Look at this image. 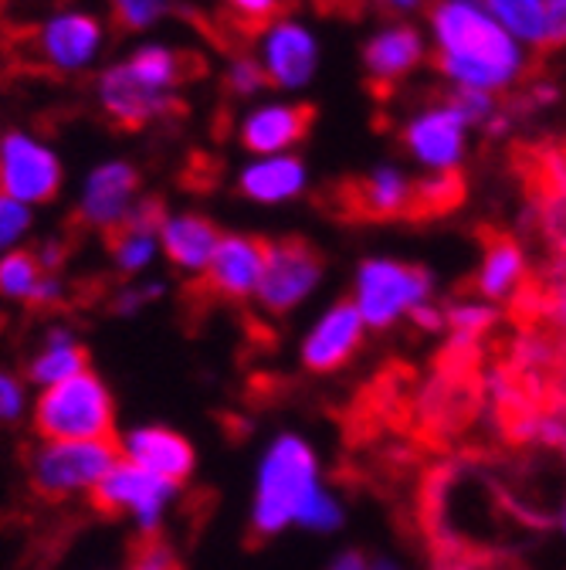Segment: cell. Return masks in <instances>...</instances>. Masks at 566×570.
Wrapping results in <instances>:
<instances>
[{
  "mask_svg": "<svg viewBox=\"0 0 566 570\" xmlns=\"http://www.w3.org/2000/svg\"><path fill=\"white\" fill-rule=\"evenodd\" d=\"M428 18L438 38L431 65L461 89L495 92L523 71L516 38L475 0H431Z\"/></svg>",
  "mask_w": 566,
  "mask_h": 570,
  "instance_id": "cell-1",
  "label": "cell"
},
{
  "mask_svg": "<svg viewBox=\"0 0 566 570\" xmlns=\"http://www.w3.org/2000/svg\"><path fill=\"white\" fill-rule=\"evenodd\" d=\"M322 489L319 459L312 445L299 435H278L258 465L255 499H251V533L258 540H271L299 527L306 507Z\"/></svg>",
  "mask_w": 566,
  "mask_h": 570,
  "instance_id": "cell-2",
  "label": "cell"
},
{
  "mask_svg": "<svg viewBox=\"0 0 566 570\" xmlns=\"http://www.w3.org/2000/svg\"><path fill=\"white\" fill-rule=\"evenodd\" d=\"M102 45V24L92 14L68 11L44 24L0 28V68L34 71V76H68L86 68Z\"/></svg>",
  "mask_w": 566,
  "mask_h": 570,
  "instance_id": "cell-3",
  "label": "cell"
},
{
  "mask_svg": "<svg viewBox=\"0 0 566 570\" xmlns=\"http://www.w3.org/2000/svg\"><path fill=\"white\" fill-rule=\"evenodd\" d=\"M31 421L41 442H116V404L96 371L44 387Z\"/></svg>",
  "mask_w": 566,
  "mask_h": 570,
  "instance_id": "cell-4",
  "label": "cell"
},
{
  "mask_svg": "<svg viewBox=\"0 0 566 570\" xmlns=\"http://www.w3.org/2000/svg\"><path fill=\"white\" fill-rule=\"evenodd\" d=\"M435 278L420 265L397 258H367L352 285V306H357L367 330H387L400 316H410L414 306L428 303Z\"/></svg>",
  "mask_w": 566,
  "mask_h": 570,
  "instance_id": "cell-5",
  "label": "cell"
},
{
  "mask_svg": "<svg viewBox=\"0 0 566 570\" xmlns=\"http://www.w3.org/2000/svg\"><path fill=\"white\" fill-rule=\"evenodd\" d=\"M116 462V442H41L31 455V485L48 503H64L92 495Z\"/></svg>",
  "mask_w": 566,
  "mask_h": 570,
  "instance_id": "cell-6",
  "label": "cell"
},
{
  "mask_svg": "<svg viewBox=\"0 0 566 570\" xmlns=\"http://www.w3.org/2000/svg\"><path fill=\"white\" fill-rule=\"evenodd\" d=\"M322 272H326L322 252L309 245L306 238L268 242V258L261 268L255 303L268 316H286L299 309L319 289Z\"/></svg>",
  "mask_w": 566,
  "mask_h": 570,
  "instance_id": "cell-7",
  "label": "cell"
},
{
  "mask_svg": "<svg viewBox=\"0 0 566 570\" xmlns=\"http://www.w3.org/2000/svg\"><path fill=\"white\" fill-rule=\"evenodd\" d=\"M177 489L180 485L136 469L132 462H126L119 455V462L106 472V479L96 485V492L89 499L96 510H102L109 517H129L143 537H157Z\"/></svg>",
  "mask_w": 566,
  "mask_h": 570,
  "instance_id": "cell-8",
  "label": "cell"
},
{
  "mask_svg": "<svg viewBox=\"0 0 566 570\" xmlns=\"http://www.w3.org/2000/svg\"><path fill=\"white\" fill-rule=\"evenodd\" d=\"M61 190V160L44 142L28 132L0 136V197H11L24 207L48 204Z\"/></svg>",
  "mask_w": 566,
  "mask_h": 570,
  "instance_id": "cell-9",
  "label": "cell"
},
{
  "mask_svg": "<svg viewBox=\"0 0 566 570\" xmlns=\"http://www.w3.org/2000/svg\"><path fill=\"white\" fill-rule=\"evenodd\" d=\"M417 180L397 167H377L370 174L336 184L332 207L349 222H397L414 218Z\"/></svg>",
  "mask_w": 566,
  "mask_h": 570,
  "instance_id": "cell-10",
  "label": "cell"
},
{
  "mask_svg": "<svg viewBox=\"0 0 566 570\" xmlns=\"http://www.w3.org/2000/svg\"><path fill=\"white\" fill-rule=\"evenodd\" d=\"M99 106L106 119L122 132H139L153 122H167L187 112L177 92H153L139 86L122 65H112L99 79Z\"/></svg>",
  "mask_w": 566,
  "mask_h": 570,
  "instance_id": "cell-11",
  "label": "cell"
},
{
  "mask_svg": "<svg viewBox=\"0 0 566 570\" xmlns=\"http://www.w3.org/2000/svg\"><path fill=\"white\" fill-rule=\"evenodd\" d=\"M268 258V242L258 235H221V245L210 258L207 272L200 275V285L207 293H215L228 303L255 299L261 268Z\"/></svg>",
  "mask_w": 566,
  "mask_h": 570,
  "instance_id": "cell-12",
  "label": "cell"
},
{
  "mask_svg": "<svg viewBox=\"0 0 566 570\" xmlns=\"http://www.w3.org/2000/svg\"><path fill=\"white\" fill-rule=\"evenodd\" d=\"M139 170L126 160H109L102 167H96L86 180L82 200H79V222L92 232L112 235L126 214L132 210V204L139 200Z\"/></svg>",
  "mask_w": 566,
  "mask_h": 570,
  "instance_id": "cell-13",
  "label": "cell"
},
{
  "mask_svg": "<svg viewBox=\"0 0 566 570\" xmlns=\"http://www.w3.org/2000/svg\"><path fill=\"white\" fill-rule=\"evenodd\" d=\"M364 320L349 299L329 306L302 340V367L312 374H332L357 356L364 343Z\"/></svg>",
  "mask_w": 566,
  "mask_h": 570,
  "instance_id": "cell-14",
  "label": "cell"
},
{
  "mask_svg": "<svg viewBox=\"0 0 566 570\" xmlns=\"http://www.w3.org/2000/svg\"><path fill=\"white\" fill-rule=\"evenodd\" d=\"M465 129L468 126L448 106H438V109L414 116L400 129V142L420 167H428L431 174H448L461 167Z\"/></svg>",
  "mask_w": 566,
  "mask_h": 570,
  "instance_id": "cell-15",
  "label": "cell"
},
{
  "mask_svg": "<svg viewBox=\"0 0 566 570\" xmlns=\"http://www.w3.org/2000/svg\"><path fill=\"white\" fill-rule=\"evenodd\" d=\"M316 119H319V112H316L312 102L261 106V109L248 112L241 129H238L241 132V147L248 154H255V157H281L312 132Z\"/></svg>",
  "mask_w": 566,
  "mask_h": 570,
  "instance_id": "cell-16",
  "label": "cell"
},
{
  "mask_svg": "<svg viewBox=\"0 0 566 570\" xmlns=\"http://www.w3.org/2000/svg\"><path fill=\"white\" fill-rule=\"evenodd\" d=\"M119 455L126 462H132L136 469H143L150 475H160L173 485L187 482L197 459H193V445L173 432V428L163 424H143L132 428V432L119 442Z\"/></svg>",
  "mask_w": 566,
  "mask_h": 570,
  "instance_id": "cell-17",
  "label": "cell"
},
{
  "mask_svg": "<svg viewBox=\"0 0 566 570\" xmlns=\"http://www.w3.org/2000/svg\"><path fill=\"white\" fill-rule=\"evenodd\" d=\"M316 38L292 18L278 21L261 38V68L271 89H299L316 71Z\"/></svg>",
  "mask_w": 566,
  "mask_h": 570,
  "instance_id": "cell-18",
  "label": "cell"
},
{
  "mask_svg": "<svg viewBox=\"0 0 566 570\" xmlns=\"http://www.w3.org/2000/svg\"><path fill=\"white\" fill-rule=\"evenodd\" d=\"M420 58H424V41L410 24H394V28L374 35L364 45L367 86L374 89L377 99H387L390 89L420 65Z\"/></svg>",
  "mask_w": 566,
  "mask_h": 570,
  "instance_id": "cell-19",
  "label": "cell"
},
{
  "mask_svg": "<svg viewBox=\"0 0 566 570\" xmlns=\"http://www.w3.org/2000/svg\"><path fill=\"white\" fill-rule=\"evenodd\" d=\"M163 218H167V214H163L160 197H139L132 204V210L126 214V222L112 235H106L112 262H116V268L122 275H139L157 258Z\"/></svg>",
  "mask_w": 566,
  "mask_h": 570,
  "instance_id": "cell-20",
  "label": "cell"
},
{
  "mask_svg": "<svg viewBox=\"0 0 566 570\" xmlns=\"http://www.w3.org/2000/svg\"><path fill=\"white\" fill-rule=\"evenodd\" d=\"M221 235L225 232L197 210L167 214L160 225V248L183 275L200 278L221 245Z\"/></svg>",
  "mask_w": 566,
  "mask_h": 570,
  "instance_id": "cell-21",
  "label": "cell"
},
{
  "mask_svg": "<svg viewBox=\"0 0 566 570\" xmlns=\"http://www.w3.org/2000/svg\"><path fill=\"white\" fill-rule=\"evenodd\" d=\"M129 76L147 86L153 92H177V86L183 82H193L197 76L207 71V61L197 55V51H183V48H160V45H150V48H139L132 58L119 61Z\"/></svg>",
  "mask_w": 566,
  "mask_h": 570,
  "instance_id": "cell-22",
  "label": "cell"
},
{
  "mask_svg": "<svg viewBox=\"0 0 566 570\" xmlns=\"http://www.w3.org/2000/svg\"><path fill=\"white\" fill-rule=\"evenodd\" d=\"M306 180H309L306 164L292 154H281V157H265L245 167L238 177V190L258 204H281V200L299 197L306 190Z\"/></svg>",
  "mask_w": 566,
  "mask_h": 570,
  "instance_id": "cell-23",
  "label": "cell"
},
{
  "mask_svg": "<svg viewBox=\"0 0 566 570\" xmlns=\"http://www.w3.org/2000/svg\"><path fill=\"white\" fill-rule=\"evenodd\" d=\"M89 371V353L86 346L76 340L72 330H64V326H54L48 330L41 350L31 356V364H28V381L38 384L41 391L51 387V384H61L68 377H76Z\"/></svg>",
  "mask_w": 566,
  "mask_h": 570,
  "instance_id": "cell-24",
  "label": "cell"
},
{
  "mask_svg": "<svg viewBox=\"0 0 566 570\" xmlns=\"http://www.w3.org/2000/svg\"><path fill=\"white\" fill-rule=\"evenodd\" d=\"M526 275V255L523 248L499 235L485 245V255H481V265H478V275H475V293L485 299V303H499V299H509L513 289H519V282Z\"/></svg>",
  "mask_w": 566,
  "mask_h": 570,
  "instance_id": "cell-25",
  "label": "cell"
},
{
  "mask_svg": "<svg viewBox=\"0 0 566 570\" xmlns=\"http://www.w3.org/2000/svg\"><path fill=\"white\" fill-rule=\"evenodd\" d=\"M481 8L509 35L546 48V0H481Z\"/></svg>",
  "mask_w": 566,
  "mask_h": 570,
  "instance_id": "cell-26",
  "label": "cell"
},
{
  "mask_svg": "<svg viewBox=\"0 0 566 570\" xmlns=\"http://www.w3.org/2000/svg\"><path fill=\"white\" fill-rule=\"evenodd\" d=\"M41 275H44V268L34 252L14 248L8 255H0V296L31 306Z\"/></svg>",
  "mask_w": 566,
  "mask_h": 570,
  "instance_id": "cell-27",
  "label": "cell"
},
{
  "mask_svg": "<svg viewBox=\"0 0 566 570\" xmlns=\"http://www.w3.org/2000/svg\"><path fill=\"white\" fill-rule=\"evenodd\" d=\"M465 197V184L458 170L448 174H431L417 180V197H414V218H438V214H448L461 204Z\"/></svg>",
  "mask_w": 566,
  "mask_h": 570,
  "instance_id": "cell-28",
  "label": "cell"
},
{
  "mask_svg": "<svg viewBox=\"0 0 566 570\" xmlns=\"http://www.w3.org/2000/svg\"><path fill=\"white\" fill-rule=\"evenodd\" d=\"M170 11H177L173 0H109V18L119 35L147 31Z\"/></svg>",
  "mask_w": 566,
  "mask_h": 570,
  "instance_id": "cell-29",
  "label": "cell"
},
{
  "mask_svg": "<svg viewBox=\"0 0 566 570\" xmlns=\"http://www.w3.org/2000/svg\"><path fill=\"white\" fill-rule=\"evenodd\" d=\"M495 323V309L485 303H458L445 313V326L455 333V343H475Z\"/></svg>",
  "mask_w": 566,
  "mask_h": 570,
  "instance_id": "cell-30",
  "label": "cell"
},
{
  "mask_svg": "<svg viewBox=\"0 0 566 570\" xmlns=\"http://www.w3.org/2000/svg\"><path fill=\"white\" fill-rule=\"evenodd\" d=\"M342 517H346V513H342V503H339V499H336L329 489H319L316 499L306 507L299 527H306V530H312V533H332V530L342 527Z\"/></svg>",
  "mask_w": 566,
  "mask_h": 570,
  "instance_id": "cell-31",
  "label": "cell"
},
{
  "mask_svg": "<svg viewBox=\"0 0 566 570\" xmlns=\"http://www.w3.org/2000/svg\"><path fill=\"white\" fill-rule=\"evenodd\" d=\"M28 228H31V207L11 197H0V255L14 252V245L28 235Z\"/></svg>",
  "mask_w": 566,
  "mask_h": 570,
  "instance_id": "cell-32",
  "label": "cell"
},
{
  "mask_svg": "<svg viewBox=\"0 0 566 570\" xmlns=\"http://www.w3.org/2000/svg\"><path fill=\"white\" fill-rule=\"evenodd\" d=\"M225 86H228V92H235L238 99H245V96H251V92H258V89H268V76H265V68H261L258 58L241 55V58L231 61Z\"/></svg>",
  "mask_w": 566,
  "mask_h": 570,
  "instance_id": "cell-33",
  "label": "cell"
},
{
  "mask_svg": "<svg viewBox=\"0 0 566 570\" xmlns=\"http://www.w3.org/2000/svg\"><path fill=\"white\" fill-rule=\"evenodd\" d=\"M28 411V391H24V381L0 367V424H18Z\"/></svg>",
  "mask_w": 566,
  "mask_h": 570,
  "instance_id": "cell-34",
  "label": "cell"
},
{
  "mask_svg": "<svg viewBox=\"0 0 566 570\" xmlns=\"http://www.w3.org/2000/svg\"><path fill=\"white\" fill-rule=\"evenodd\" d=\"M465 126H475V122H485L491 116V92H478V89H455L445 102Z\"/></svg>",
  "mask_w": 566,
  "mask_h": 570,
  "instance_id": "cell-35",
  "label": "cell"
},
{
  "mask_svg": "<svg viewBox=\"0 0 566 570\" xmlns=\"http://www.w3.org/2000/svg\"><path fill=\"white\" fill-rule=\"evenodd\" d=\"M160 293H163V285H160V282L132 285V289L119 293V299H116V313H119V316H129V313H136L139 306H147L150 299H157Z\"/></svg>",
  "mask_w": 566,
  "mask_h": 570,
  "instance_id": "cell-36",
  "label": "cell"
},
{
  "mask_svg": "<svg viewBox=\"0 0 566 570\" xmlns=\"http://www.w3.org/2000/svg\"><path fill=\"white\" fill-rule=\"evenodd\" d=\"M566 45V0H546V51Z\"/></svg>",
  "mask_w": 566,
  "mask_h": 570,
  "instance_id": "cell-37",
  "label": "cell"
},
{
  "mask_svg": "<svg viewBox=\"0 0 566 570\" xmlns=\"http://www.w3.org/2000/svg\"><path fill=\"white\" fill-rule=\"evenodd\" d=\"M61 299H64V282H61L54 272H44L41 282H38V289H34L31 306H34V309H54Z\"/></svg>",
  "mask_w": 566,
  "mask_h": 570,
  "instance_id": "cell-38",
  "label": "cell"
},
{
  "mask_svg": "<svg viewBox=\"0 0 566 570\" xmlns=\"http://www.w3.org/2000/svg\"><path fill=\"white\" fill-rule=\"evenodd\" d=\"M410 320H414L420 330H441V326H445V313L435 309L431 299H428V303H420V306H414V309H410Z\"/></svg>",
  "mask_w": 566,
  "mask_h": 570,
  "instance_id": "cell-39",
  "label": "cell"
},
{
  "mask_svg": "<svg viewBox=\"0 0 566 570\" xmlns=\"http://www.w3.org/2000/svg\"><path fill=\"white\" fill-rule=\"evenodd\" d=\"M326 570H370V560L360 550H342L332 557V563Z\"/></svg>",
  "mask_w": 566,
  "mask_h": 570,
  "instance_id": "cell-40",
  "label": "cell"
},
{
  "mask_svg": "<svg viewBox=\"0 0 566 570\" xmlns=\"http://www.w3.org/2000/svg\"><path fill=\"white\" fill-rule=\"evenodd\" d=\"M414 4H417V0H384V8H390V11H407Z\"/></svg>",
  "mask_w": 566,
  "mask_h": 570,
  "instance_id": "cell-41",
  "label": "cell"
},
{
  "mask_svg": "<svg viewBox=\"0 0 566 570\" xmlns=\"http://www.w3.org/2000/svg\"><path fill=\"white\" fill-rule=\"evenodd\" d=\"M370 570H400V563H394V560H370Z\"/></svg>",
  "mask_w": 566,
  "mask_h": 570,
  "instance_id": "cell-42",
  "label": "cell"
},
{
  "mask_svg": "<svg viewBox=\"0 0 566 570\" xmlns=\"http://www.w3.org/2000/svg\"><path fill=\"white\" fill-rule=\"evenodd\" d=\"M563 533H566V517H563Z\"/></svg>",
  "mask_w": 566,
  "mask_h": 570,
  "instance_id": "cell-43",
  "label": "cell"
},
{
  "mask_svg": "<svg viewBox=\"0 0 566 570\" xmlns=\"http://www.w3.org/2000/svg\"><path fill=\"white\" fill-rule=\"evenodd\" d=\"M0 11H4V4H0Z\"/></svg>",
  "mask_w": 566,
  "mask_h": 570,
  "instance_id": "cell-44",
  "label": "cell"
},
{
  "mask_svg": "<svg viewBox=\"0 0 566 570\" xmlns=\"http://www.w3.org/2000/svg\"><path fill=\"white\" fill-rule=\"evenodd\" d=\"M0 4H4V0H0Z\"/></svg>",
  "mask_w": 566,
  "mask_h": 570,
  "instance_id": "cell-45",
  "label": "cell"
}]
</instances>
